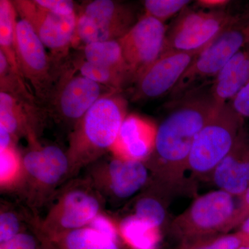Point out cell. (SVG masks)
Listing matches in <instances>:
<instances>
[{
	"instance_id": "1",
	"label": "cell",
	"mask_w": 249,
	"mask_h": 249,
	"mask_svg": "<svg viewBox=\"0 0 249 249\" xmlns=\"http://www.w3.org/2000/svg\"><path fill=\"white\" fill-rule=\"evenodd\" d=\"M211 88L193 90L168 102L147 165L153 172L154 185L163 191L168 193L182 182L195 139L219 106Z\"/></svg>"
},
{
	"instance_id": "2",
	"label": "cell",
	"mask_w": 249,
	"mask_h": 249,
	"mask_svg": "<svg viewBox=\"0 0 249 249\" xmlns=\"http://www.w3.org/2000/svg\"><path fill=\"white\" fill-rule=\"evenodd\" d=\"M127 107L125 98L119 92L109 93L100 98L77 123L70 132L67 151L70 177L110 151L127 116Z\"/></svg>"
},
{
	"instance_id": "3",
	"label": "cell",
	"mask_w": 249,
	"mask_h": 249,
	"mask_svg": "<svg viewBox=\"0 0 249 249\" xmlns=\"http://www.w3.org/2000/svg\"><path fill=\"white\" fill-rule=\"evenodd\" d=\"M36 229L42 237L87 227L102 213L105 199L89 178L74 179L54 193Z\"/></svg>"
},
{
	"instance_id": "4",
	"label": "cell",
	"mask_w": 249,
	"mask_h": 249,
	"mask_svg": "<svg viewBox=\"0 0 249 249\" xmlns=\"http://www.w3.org/2000/svg\"><path fill=\"white\" fill-rule=\"evenodd\" d=\"M249 41V23L234 16L227 27L205 47L169 94L178 99L193 90L211 86L228 62Z\"/></svg>"
},
{
	"instance_id": "5",
	"label": "cell",
	"mask_w": 249,
	"mask_h": 249,
	"mask_svg": "<svg viewBox=\"0 0 249 249\" xmlns=\"http://www.w3.org/2000/svg\"><path fill=\"white\" fill-rule=\"evenodd\" d=\"M242 117L229 103L218 106L197 134L188 158V169L197 177L212 175L233 147L240 132Z\"/></svg>"
},
{
	"instance_id": "6",
	"label": "cell",
	"mask_w": 249,
	"mask_h": 249,
	"mask_svg": "<svg viewBox=\"0 0 249 249\" xmlns=\"http://www.w3.org/2000/svg\"><path fill=\"white\" fill-rule=\"evenodd\" d=\"M22 157L24 177L19 188L29 206L35 209L52 199L57 188L70 177L67 152L56 145L33 144Z\"/></svg>"
},
{
	"instance_id": "7",
	"label": "cell",
	"mask_w": 249,
	"mask_h": 249,
	"mask_svg": "<svg viewBox=\"0 0 249 249\" xmlns=\"http://www.w3.org/2000/svg\"><path fill=\"white\" fill-rule=\"evenodd\" d=\"M16 52L19 70L31 83L36 96L47 103L59 78L58 65L46 52L45 45L25 19L16 27Z\"/></svg>"
},
{
	"instance_id": "8",
	"label": "cell",
	"mask_w": 249,
	"mask_h": 249,
	"mask_svg": "<svg viewBox=\"0 0 249 249\" xmlns=\"http://www.w3.org/2000/svg\"><path fill=\"white\" fill-rule=\"evenodd\" d=\"M138 20L129 4L111 0L89 1L78 16L73 42L76 39L86 45L118 40Z\"/></svg>"
},
{
	"instance_id": "9",
	"label": "cell",
	"mask_w": 249,
	"mask_h": 249,
	"mask_svg": "<svg viewBox=\"0 0 249 249\" xmlns=\"http://www.w3.org/2000/svg\"><path fill=\"white\" fill-rule=\"evenodd\" d=\"M235 15L227 8L192 10L185 8L167 29L162 53L203 48L227 27Z\"/></svg>"
},
{
	"instance_id": "10",
	"label": "cell",
	"mask_w": 249,
	"mask_h": 249,
	"mask_svg": "<svg viewBox=\"0 0 249 249\" xmlns=\"http://www.w3.org/2000/svg\"><path fill=\"white\" fill-rule=\"evenodd\" d=\"M234 196L222 190L206 193L177 217L171 227L189 235L227 231L239 220L240 209L236 208Z\"/></svg>"
},
{
	"instance_id": "11",
	"label": "cell",
	"mask_w": 249,
	"mask_h": 249,
	"mask_svg": "<svg viewBox=\"0 0 249 249\" xmlns=\"http://www.w3.org/2000/svg\"><path fill=\"white\" fill-rule=\"evenodd\" d=\"M113 92L118 91L81 75L74 76L70 72H62L47 104L52 115L70 126L71 132L100 98Z\"/></svg>"
},
{
	"instance_id": "12",
	"label": "cell",
	"mask_w": 249,
	"mask_h": 249,
	"mask_svg": "<svg viewBox=\"0 0 249 249\" xmlns=\"http://www.w3.org/2000/svg\"><path fill=\"white\" fill-rule=\"evenodd\" d=\"M205 47L191 52L161 53L134 82L132 101H147L169 96Z\"/></svg>"
},
{
	"instance_id": "13",
	"label": "cell",
	"mask_w": 249,
	"mask_h": 249,
	"mask_svg": "<svg viewBox=\"0 0 249 249\" xmlns=\"http://www.w3.org/2000/svg\"><path fill=\"white\" fill-rule=\"evenodd\" d=\"M12 2L21 19L31 24L45 47L53 54L54 62L58 65L73 44L78 16L54 14L36 4L35 0H16Z\"/></svg>"
},
{
	"instance_id": "14",
	"label": "cell",
	"mask_w": 249,
	"mask_h": 249,
	"mask_svg": "<svg viewBox=\"0 0 249 249\" xmlns=\"http://www.w3.org/2000/svg\"><path fill=\"white\" fill-rule=\"evenodd\" d=\"M167 29L164 23L145 14L119 41L132 84L160 56Z\"/></svg>"
},
{
	"instance_id": "15",
	"label": "cell",
	"mask_w": 249,
	"mask_h": 249,
	"mask_svg": "<svg viewBox=\"0 0 249 249\" xmlns=\"http://www.w3.org/2000/svg\"><path fill=\"white\" fill-rule=\"evenodd\" d=\"M88 178L106 200H124L147 184L150 175L144 162L122 160L113 156L109 161L95 167Z\"/></svg>"
},
{
	"instance_id": "16",
	"label": "cell",
	"mask_w": 249,
	"mask_h": 249,
	"mask_svg": "<svg viewBox=\"0 0 249 249\" xmlns=\"http://www.w3.org/2000/svg\"><path fill=\"white\" fill-rule=\"evenodd\" d=\"M157 127L137 114L127 115L110 152L124 160L145 162L155 150Z\"/></svg>"
},
{
	"instance_id": "17",
	"label": "cell",
	"mask_w": 249,
	"mask_h": 249,
	"mask_svg": "<svg viewBox=\"0 0 249 249\" xmlns=\"http://www.w3.org/2000/svg\"><path fill=\"white\" fill-rule=\"evenodd\" d=\"M216 186L233 196H243L249 188V146L240 132L230 152L212 173Z\"/></svg>"
},
{
	"instance_id": "18",
	"label": "cell",
	"mask_w": 249,
	"mask_h": 249,
	"mask_svg": "<svg viewBox=\"0 0 249 249\" xmlns=\"http://www.w3.org/2000/svg\"><path fill=\"white\" fill-rule=\"evenodd\" d=\"M34 105L28 104L9 93L0 91V125L5 127L15 142L26 137L31 145L37 142L36 129L38 118Z\"/></svg>"
},
{
	"instance_id": "19",
	"label": "cell",
	"mask_w": 249,
	"mask_h": 249,
	"mask_svg": "<svg viewBox=\"0 0 249 249\" xmlns=\"http://www.w3.org/2000/svg\"><path fill=\"white\" fill-rule=\"evenodd\" d=\"M249 82V41L239 50L211 85L218 106L225 104Z\"/></svg>"
},
{
	"instance_id": "20",
	"label": "cell",
	"mask_w": 249,
	"mask_h": 249,
	"mask_svg": "<svg viewBox=\"0 0 249 249\" xmlns=\"http://www.w3.org/2000/svg\"><path fill=\"white\" fill-rule=\"evenodd\" d=\"M42 237L53 249H121L118 241L89 227Z\"/></svg>"
},
{
	"instance_id": "21",
	"label": "cell",
	"mask_w": 249,
	"mask_h": 249,
	"mask_svg": "<svg viewBox=\"0 0 249 249\" xmlns=\"http://www.w3.org/2000/svg\"><path fill=\"white\" fill-rule=\"evenodd\" d=\"M119 235L133 249H157L160 229L134 214L126 216L117 226Z\"/></svg>"
},
{
	"instance_id": "22",
	"label": "cell",
	"mask_w": 249,
	"mask_h": 249,
	"mask_svg": "<svg viewBox=\"0 0 249 249\" xmlns=\"http://www.w3.org/2000/svg\"><path fill=\"white\" fill-rule=\"evenodd\" d=\"M83 51L85 61L124 73L128 77L130 84H132L130 72L124 60L119 41L93 42L85 45Z\"/></svg>"
},
{
	"instance_id": "23",
	"label": "cell",
	"mask_w": 249,
	"mask_h": 249,
	"mask_svg": "<svg viewBox=\"0 0 249 249\" xmlns=\"http://www.w3.org/2000/svg\"><path fill=\"white\" fill-rule=\"evenodd\" d=\"M17 14L12 1L8 0L0 1V52L6 56L13 71L24 79L16 56L15 41Z\"/></svg>"
},
{
	"instance_id": "24",
	"label": "cell",
	"mask_w": 249,
	"mask_h": 249,
	"mask_svg": "<svg viewBox=\"0 0 249 249\" xmlns=\"http://www.w3.org/2000/svg\"><path fill=\"white\" fill-rule=\"evenodd\" d=\"M24 170L22 157L15 145L0 150V186L1 190L19 189Z\"/></svg>"
},
{
	"instance_id": "25",
	"label": "cell",
	"mask_w": 249,
	"mask_h": 249,
	"mask_svg": "<svg viewBox=\"0 0 249 249\" xmlns=\"http://www.w3.org/2000/svg\"><path fill=\"white\" fill-rule=\"evenodd\" d=\"M78 69L81 76L118 92L130 84L128 77L124 73L107 67L84 61L78 65Z\"/></svg>"
},
{
	"instance_id": "26",
	"label": "cell",
	"mask_w": 249,
	"mask_h": 249,
	"mask_svg": "<svg viewBox=\"0 0 249 249\" xmlns=\"http://www.w3.org/2000/svg\"><path fill=\"white\" fill-rule=\"evenodd\" d=\"M134 214L137 217L160 229L167 218V209L161 198L152 192L144 193L136 201Z\"/></svg>"
},
{
	"instance_id": "27",
	"label": "cell",
	"mask_w": 249,
	"mask_h": 249,
	"mask_svg": "<svg viewBox=\"0 0 249 249\" xmlns=\"http://www.w3.org/2000/svg\"><path fill=\"white\" fill-rule=\"evenodd\" d=\"M26 218L11 206L1 204L0 212V245L27 230Z\"/></svg>"
},
{
	"instance_id": "28",
	"label": "cell",
	"mask_w": 249,
	"mask_h": 249,
	"mask_svg": "<svg viewBox=\"0 0 249 249\" xmlns=\"http://www.w3.org/2000/svg\"><path fill=\"white\" fill-rule=\"evenodd\" d=\"M191 2L188 0H145L143 5L145 14L164 23Z\"/></svg>"
},
{
	"instance_id": "29",
	"label": "cell",
	"mask_w": 249,
	"mask_h": 249,
	"mask_svg": "<svg viewBox=\"0 0 249 249\" xmlns=\"http://www.w3.org/2000/svg\"><path fill=\"white\" fill-rule=\"evenodd\" d=\"M36 224L11 240L0 245V249H52L36 231Z\"/></svg>"
},
{
	"instance_id": "30",
	"label": "cell",
	"mask_w": 249,
	"mask_h": 249,
	"mask_svg": "<svg viewBox=\"0 0 249 249\" xmlns=\"http://www.w3.org/2000/svg\"><path fill=\"white\" fill-rule=\"evenodd\" d=\"M41 7L60 16H70L76 14L75 4L70 0H35Z\"/></svg>"
},
{
	"instance_id": "31",
	"label": "cell",
	"mask_w": 249,
	"mask_h": 249,
	"mask_svg": "<svg viewBox=\"0 0 249 249\" xmlns=\"http://www.w3.org/2000/svg\"><path fill=\"white\" fill-rule=\"evenodd\" d=\"M88 227L113 240H118L119 233L117 226L114 224L112 219L103 213L96 216Z\"/></svg>"
},
{
	"instance_id": "32",
	"label": "cell",
	"mask_w": 249,
	"mask_h": 249,
	"mask_svg": "<svg viewBox=\"0 0 249 249\" xmlns=\"http://www.w3.org/2000/svg\"><path fill=\"white\" fill-rule=\"evenodd\" d=\"M229 103L240 117H249V82Z\"/></svg>"
},
{
	"instance_id": "33",
	"label": "cell",
	"mask_w": 249,
	"mask_h": 249,
	"mask_svg": "<svg viewBox=\"0 0 249 249\" xmlns=\"http://www.w3.org/2000/svg\"><path fill=\"white\" fill-rule=\"evenodd\" d=\"M242 245V239L237 235H224L218 237L211 243L201 246L196 249H239Z\"/></svg>"
},
{
	"instance_id": "34",
	"label": "cell",
	"mask_w": 249,
	"mask_h": 249,
	"mask_svg": "<svg viewBox=\"0 0 249 249\" xmlns=\"http://www.w3.org/2000/svg\"><path fill=\"white\" fill-rule=\"evenodd\" d=\"M230 1L227 0H200L196 1L201 9L207 10H217L227 8Z\"/></svg>"
},
{
	"instance_id": "35",
	"label": "cell",
	"mask_w": 249,
	"mask_h": 249,
	"mask_svg": "<svg viewBox=\"0 0 249 249\" xmlns=\"http://www.w3.org/2000/svg\"><path fill=\"white\" fill-rule=\"evenodd\" d=\"M14 138L11 134L3 126L0 125V150L9 148V147L15 145Z\"/></svg>"
},
{
	"instance_id": "36",
	"label": "cell",
	"mask_w": 249,
	"mask_h": 249,
	"mask_svg": "<svg viewBox=\"0 0 249 249\" xmlns=\"http://www.w3.org/2000/svg\"><path fill=\"white\" fill-rule=\"evenodd\" d=\"M241 232L242 235L249 237V217L244 221L241 227Z\"/></svg>"
},
{
	"instance_id": "37",
	"label": "cell",
	"mask_w": 249,
	"mask_h": 249,
	"mask_svg": "<svg viewBox=\"0 0 249 249\" xmlns=\"http://www.w3.org/2000/svg\"><path fill=\"white\" fill-rule=\"evenodd\" d=\"M243 203L245 204L246 207L249 208V188L245 192V194L243 195Z\"/></svg>"
},
{
	"instance_id": "38",
	"label": "cell",
	"mask_w": 249,
	"mask_h": 249,
	"mask_svg": "<svg viewBox=\"0 0 249 249\" xmlns=\"http://www.w3.org/2000/svg\"><path fill=\"white\" fill-rule=\"evenodd\" d=\"M239 249H249V245L248 246H241Z\"/></svg>"
},
{
	"instance_id": "39",
	"label": "cell",
	"mask_w": 249,
	"mask_h": 249,
	"mask_svg": "<svg viewBox=\"0 0 249 249\" xmlns=\"http://www.w3.org/2000/svg\"><path fill=\"white\" fill-rule=\"evenodd\" d=\"M49 246H50V245H49ZM51 248H52V247H51ZM52 249H53L52 248Z\"/></svg>"
}]
</instances>
